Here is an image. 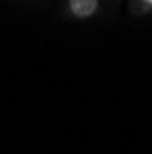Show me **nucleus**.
I'll return each instance as SVG.
<instances>
[{"instance_id":"1","label":"nucleus","mask_w":152,"mask_h":154,"mask_svg":"<svg viewBox=\"0 0 152 154\" xmlns=\"http://www.w3.org/2000/svg\"><path fill=\"white\" fill-rule=\"evenodd\" d=\"M68 9L75 18H90L99 9V2L96 0H71L68 2Z\"/></svg>"},{"instance_id":"2","label":"nucleus","mask_w":152,"mask_h":154,"mask_svg":"<svg viewBox=\"0 0 152 154\" xmlns=\"http://www.w3.org/2000/svg\"><path fill=\"white\" fill-rule=\"evenodd\" d=\"M132 9H134V11H139V13L152 11V0H148V2H139V4H132Z\"/></svg>"}]
</instances>
